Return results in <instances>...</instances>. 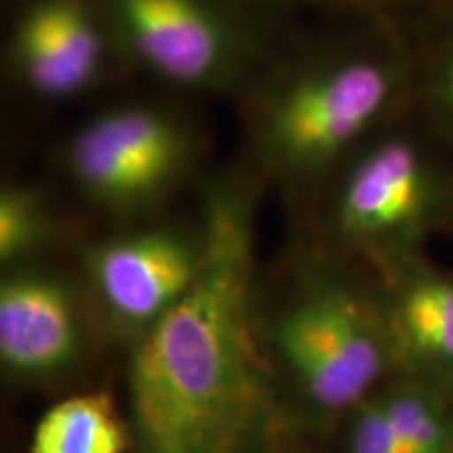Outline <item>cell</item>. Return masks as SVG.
Returning a JSON list of instances; mask_svg holds the SVG:
<instances>
[{
    "mask_svg": "<svg viewBox=\"0 0 453 453\" xmlns=\"http://www.w3.org/2000/svg\"><path fill=\"white\" fill-rule=\"evenodd\" d=\"M82 324L59 277L24 271L0 286V359L11 376L44 380L76 364Z\"/></svg>",
    "mask_w": 453,
    "mask_h": 453,
    "instance_id": "obj_9",
    "label": "cell"
},
{
    "mask_svg": "<svg viewBox=\"0 0 453 453\" xmlns=\"http://www.w3.org/2000/svg\"><path fill=\"white\" fill-rule=\"evenodd\" d=\"M252 219L240 187L208 191L200 271L141 334L130 361L137 453H246L267 428L269 384L252 315Z\"/></svg>",
    "mask_w": 453,
    "mask_h": 453,
    "instance_id": "obj_1",
    "label": "cell"
},
{
    "mask_svg": "<svg viewBox=\"0 0 453 453\" xmlns=\"http://www.w3.org/2000/svg\"><path fill=\"white\" fill-rule=\"evenodd\" d=\"M378 296L393 347L395 373L453 395V273L420 257L390 267Z\"/></svg>",
    "mask_w": 453,
    "mask_h": 453,
    "instance_id": "obj_8",
    "label": "cell"
},
{
    "mask_svg": "<svg viewBox=\"0 0 453 453\" xmlns=\"http://www.w3.org/2000/svg\"><path fill=\"white\" fill-rule=\"evenodd\" d=\"M202 263V234L151 229L110 240L90 250L88 277L107 313L143 334L194 283Z\"/></svg>",
    "mask_w": 453,
    "mask_h": 453,
    "instance_id": "obj_7",
    "label": "cell"
},
{
    "mask_svg": "<svg viewBox=\"0 0 453 453\" xmlns=\"http://www.w3.org/2000/svg\"><path fill=\"white\" fill-rule=\"evenodd\" d=\"M257 3H313V4H332V7H350V9H361V11H373L382 9V4L387 0H257Z\"/></svg>",
    "mask_w": 453,
    "mask_h": 453,
    "instance_id": "obj_16",
    "label": "cell"
},
{
    "mask_svg": "<svg viewBox=\"0 0 453 453\" xmlns=\"http://www.w3.org/2000/svg\"><path fill=\"white\" fill-rule=\"evenodd\" d=\"M111 17L130 53L179 87H219L243 64L242 32L211 0H111Z\"/></svg>",
    "mask_w": 453,
    "mask_h": 453,
    "instance_id": "obj_6",
    "label": "cell"
},
{
    "mask_svg": "<svg viewBox=\"0 0 453 453\" xmlns=\"http://www.w3.org/2000/svg\"><path fill=\"white\" fill-rule=\"evenodd\" d=\"M189 160V133L150 107L104 113L76 134L67 154L78 185L113 211H139L160 200Z\"/></svg>",
    "mask_w": 453,
    "mask_h": 453,
    "instance_id": "obj_5",
    "label": "cell"
},
{
    "mask_svg": "<svg viewBox=\"0 0 453 453\" xmlns=\"http://www.w3.org/2000/svg\"><path fill=\"white\" fill-rule=\"evenodd\" d=\"M275 342L303 393L326 411H353L395 372L378 298L321 280L280 317Z\"/></svg>",
    "mask_w": 453,
    "mask_h": 453,
    "instance_id": "obj_4",
    "label": "cell"
},
{
    "mask_svg": "<svg viewBox=\"0 0 453 453\" xmlns=\"http://www.w3.org/2000/svg\"><path fill=\"white\" fill-rule=\"evenodd\" d=\"M128 430L107 395H73L44 411L27 453H127Z\"/></svg>",
    "mask_w": 453,
    "mask_h": 453,
    "instance_id": "obj_11",
    "label": "cell"
},
{
    "mask_svg": "<svg viewBox=\"0 0 453 453\" xmlns=\"http://www.w3.org/2000/svg\"><path fill=\"white\" fill-rule=\"evenodd\" d=\"M15 61L44 97L81 93L97 78L104 41L84 0H38L15 34Z\"/></svg>",
    "mask_w": 453,
    "mask_h": 453,
    "instance_id": "obj_10",
    "label": "cell"
},
{
    "mask_svg": "<svg viewBox=\"0 0 453 453\" xmlns=\"http://www.w3.org/2000/svg\"><path fill=\"white\" fill-rule=\"evenodd\" d=\"M49 237L44 203L26 187H7L0 196V260L13 265L30 257Z\"/></svg>",
    "mask_w": 453,
    "mask_h": 453,
    "instance_id": "obj_13",
    "label": "cell"
},
{
    "mask_svg": "<svg viewBox=\"0 0 453 453\" xmlns=\"http://www.w3.org/2000/svg\"><path fill=\"white\" fill-rule=\"evenodd\" d=\"M411 84L413 64L395 42L298 73L260 116V151L281 173H321L382 133Z\"/></svg>",
    "mask_w": 453,
    "mask_h": 453,
    "instance_id": "obj_2",
    "label": "cell"
},
{
    "mask_svg": "<svg viewBox=\"0 0 453 453\" xmlns=\"http://www.w3.org/2000/svg\"><path fill=\"white\" fill-rule=\"evenodd\" d=\"M453 212V174L410 130L378 133L355 151L334 208L338 235L382 271L420 257Z\"/></svg>",
    "mask_w": 453,
    "mask_h": 453,
    "instance_id": "obj_3",
    "label": "cell"
},
{
    "mask_svg": "<svg viewBox=\"0 0 453 453\" xmlns=\"http://www.w3.org/2000/svg\"><path fill=\"white\" fill-rule=\"evenodd\" d=\"M449 453H453V441H451V451Z\"/></svg>",
    "mask_w": 453,
    "mask_h": 453,
    "instance_id": "obj_17",
    "label": "cell"
},
{
    "mask_svg": "<svg viewBox=\"0 0 453 453\" xmlns=\"http://www.w3.org/2000/svg\"><path fill=\"white\" fill-rule=\"evenodd\" d=\"M390 426L403 453H449L453 441V395L395 373L387 387L378 390Z\"/></svg>",
    "mask_w": 453,
    "mask_h": 453,
    "instance_id": "obj_12",
    "label": "cell"
},
{
    "mask_svg": "<svg viewBox=\"0 0 453 453\" xmlns=\"http://www.w3.org/2000/svg\"><path fill=\"white\" fill-rule=\"evenodd\" d=\"M424 95L433 124L445 139L453 141V30L441 41L430 61Z\"/></svg>",
    "mask_w": 453,
    "mask_h": 453,
    "instance_id": "obj_15",
    "label": "cell"
},
{
    "mask_svg": "<svg viewBox=\"0 0 453 453\" xmlns=\"http://www.w3.org/2000/svg\"><path fill=\"white\" fill-rule=\"evenodd\" d=\"M350 413L347 453H403L384 410L380 395L373 393Z\"/></svg>",
    "mask_w": 453,
    "mask_h": 453,
    "instance_id": "obj_14",
    "label": "cell"
}]
</instances>
